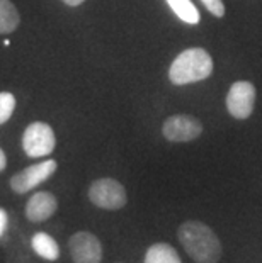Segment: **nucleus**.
I'll return each mask as SVG.
<instances>
[{"instance_id":"obj_1","label":"nucleus","mask_w":262,"mask_h":263,"mask_svg":"<svg viewBox=\"0 0 262 263\" xmlns=\"http://www.w3.org/2000/svg\"><path fill=\"white\" fill-rule=\"evenodd\" d=\"M186 253L196 263H218L221 258V243L215 231L201 221H186L177 231Z\"/></svg>"},{"instance_id":"obj_2","label":"nucleus","mask_w":262,"mask_h":263,"mask_svg":"<svg viewBox=\"0 0 262 263\" xmlns=\"http://www.w3.org/2000/svg\"><path fill=\"white\" fill-rule=\"evenodd\" d=\"M213 73V60L203 48L184 49L169 68V80L174 85H187L206 80Z\"/></svg>"},{"instance_id":"obj_3","label":"nucleus","mask_w":262,"mask_h":263,"mask_svg":"<svg viewBox=\"0 0 262 263\" xmlns=\"http://www.w3.org/2000/svg\"><path fill=\"white\" fill-rule=\"evenodd\" d=\"M89 199L94 205L106 211H118L128 202L126 189L114 178H99L89 187Z\"/></svg>"},{"instance_id":"obj_4","label":"nucleus","mask_w":262,"mask_h":263,"mask_svg":"<svg viewBox=\"0 0 262 263\" xmlns=\"http://www.w3.org/2000/svg\"><path fill=\"white\" fill-rule=\"evenodd\" d=\"M55 146H57L55 131L46 122L38 121L26 127L24 136H22V148L27 156L31 158L48 156L49 153H53Z\"/></svg>"},{"instance_id":"obj_5","label":"nucleus","mask_w":262,"mask_h":263,"mask_svg":"<svg viewBox=\"0 0 262 263\" xmlns=\"http://www.w3.org/2000/svg\"><path fill=\"white\" fill-rule=\"evenodd\" d=\"M203 124L198 117L187 114H177L167 117L164 126H162V134L167 141L172 143H187L194 141L201 136Z\"/></svg>"},{"instance_id":"obj_6","label":"nucleus","mask_w":262,"mask_h":263,"mask_svg":"<svg viewBox=\"0 0 262 263\" xmlns=\"http://www.w3.org/2000/svg\"><path fill=\"white\" fill-rule=\"evenodd\" d=\"M58 168V163L55 160H44L41 163L31 165L27 168L21 170L19 173L10 178V189L18 194H26L29 190L41 185L43 182H46L49 177L53 175Z\"/></svg>"},{"instance_id":"obj_7","label":"nucleus","mask_w":262,"mask_h":263,"mask_svg":"<svg viewBox=\"0 0 262 263\" xmlns=\"http://www.w3.org/2000/svg\"><path fill=\"white\" fill-rule=\"evenodd\" d=\"M255 87L247 80H238L230 87L226 93V109L235 119H247L254 110Z\"/></svg>"},{"instance_id":"obj_8","label":"nucleus","mask_w":262,"mask_h":263,"mask_svg":"<svg viewBox=\"0 0 262 263\" xmlns=\"http://www.w3.org/2000/svg\"><path fill=\"white\" fill-rule=\"evenodd\" d=\"M68 250L74 263H101L102 245L96 234L79 231L70 238Z\"/></svg>"},{"instance_id":"obj_9","label":"nucleus","mask_w":262,"mask_h":263,"mask_svg":"<svg viewBox=\"0 0 262 263\" xmlns=\"http://www.w3.org/2000/svg\"><path fill=\"white\" fill-rule=\"evenodd\" d=\"M58 209V200L51 192H36L26 204V217L31 222L48 221Z\"/></svg>"},{"instance_id":"obj_10","label":"nucleus","mask_w":262,"mask_h":263,"mask_svg":"<svg viewBox=\"0 0 262 263\" xmlns=\"http://www.w3.org/2000/svg\"><path fill=\"white\" fill-rule=\"evenodd\" d=\"M31 246L32 250L36 251L38 255L44 260H58L60 256V246L55 239L46 233H36L31 239Z\"/></svg>"},{"instance_id":"obj_11","label":"nucleus","mask_w":262,"mask_h":263,"mask_svg":"<svg viewBox=\"0 0 262 263\" xmlns=\"http://www.w3.org/2000/svg\"><path fill=\"white\" fill-rule=\"evenodd\" d=\"M145 263H181L174 246L169 243H155L147 250Z\"/></svg>"},{"instance_id":"obj_12","label":"nucleus","mask_w":262,"mask_h":263,"mask_svg":"<svg viewBox=\"0 0 262 263\" xmlns=\"http://www.w3.org/2000/svg\"><path fill=\"white\" fill-rule=\"evenodd\" d=\"M21 15L10 0H0V34H10L18 29Z\"/></svg>"},{"instance_id":"obj_13","label":"nucleus","mask_w":262,"mask_h":263,"mask_svg":"<svg viewBox=\"0 0 262 263\" xmlns=\"http://www.w3.org/2000/svg\"><path fill=\"white\" fill-rule=\"evenodd\" d=\"M169 7L172 9L177 17H179L182 22L191 26H196L199 21H201V15H199V10L196 9L191 0H167Z\"/></svg>"},{"instance_id":"obj_14","label":"nucleus","mask_w":262,"mask_h":263,"mask_svg":"<svg viewBox=\"0 0 262 263\" xmlns=\"http://www.w3.org/2000/svg\"><path fill=\"white\" fill-rule=\"evenodd\" d=\"M15 97L10 92H0V124H5L14 114Z\"/></svg>"},{"instance_id":"obj_15","label":"nucleus","mask_w":262,"mask_h":263,"mask_svg":"<svg viewBox=\"0 0 262 263\" xmlns=\"http://www.w3.org/2000/svg\"><path fill=\"white\" fill-rule=\"evenodd\" d=\"M201 2L215 17H223V15H225V5H223V0H201Z\"/></svg>"},{"instance_id":"obj_16","label":"nucleus","mask_w":262,"mask_h":263,"mask_svg":"<svg viewBox=\"0 0 262 263\" xmlns=\"http://www.w3.org/2000/svg\"><path fill=\"white\" fill-rule=\"evenodd\" d=\"M7 212H5L4 209H0V236L4 234L5 231V228H7Z\"/></svg>"},{"instance_id":"obj_17","label":"nucleus","mask_w":262,"mask_h":263,"mask_svg":"<svg viewBox=\"0 0 262 263\" xmlns=\"http://www.w3.org/2000/svg\"><path fill=\"white\" fill-rule=\"evenodd\" d=\"M5 166H7V158H5L4 149L0 148V172H4V170H5Z\"/></svg>"},{"instance_id":"obj_18","label":"nucleus","mask_w":262,"mask_h":263,"mask_svg":"<svg viewBox=\"0 0 262 263\" xmlns=\"http://www.w3.org/2000/svg\"><path fill=\"white\" fill-rule=\"evenodd\" d=\"M63 2H65L66 5H70V7H77V5L83 4L85 0H63Z\"/></svg>"}]
</instances>
